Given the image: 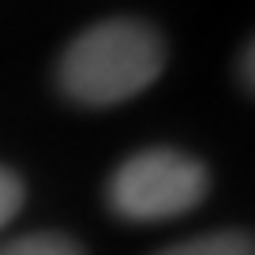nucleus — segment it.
I'll list each match as a JSON object with an SVG mask.
<instances>
[{
	"label": "nucleus",
	"mask_w": 255,
	"mask_h": 255,
	"mask_svg": "<svg viewBox=\"0 0 255 255\" xmlns=\"http://www.w3.org/2000/svg\"><path fill=\"white\" fill-rule=\"evenodd\" d=\"M158 255H255V248L248 233H207V237L180 240Z\"/></svg>",
	"instance_id": "3"
},
{
	"label": "nucleus",
	"mask_w": 255,
	"mask_h": 255,
	"mask_svg": "<svg viewBox=\"0 0 255 255\" xmlns=\"http://www.w3.org/2000/svg\"><path fill=\"white\" fill-rule=\"evenodd\" d=\"M210 188V173L199 158L173 146L139 150L113 173L109 203L128 222H165L199 207Z\"/></svg>",
	"instance_id": "2"
},
{
	"label": "nucleus",
	"mask_w": 255,
	"mask_h": 255,
	"mask_svg": "<svg viewBox=\"0 0 255 255\" xmlns=\"http://www.w3.org/2000/svg\"><path fill=\"white\" fill-rule=\"evenodd\" d=\"M0 255H87V252L64 233H30V237L0 244Z\"/></svg>",
	"instance_id": "4"
},
{
	"label": "nucleus",
	"mask_w": 255,
	"mask_h": 255,
	"mask_svg": "<svg viewBox=\"0 0 255 255\" xmlns=\"http://www.w3.org/2000/svg\"><path fill=\"white\" fill-rule=\"evenodd\" d=\"M19 207H23V180L0 165V229L19 214Z\"/></svg>",
	"instance_id": "5"
},
{
	"label": "nucleus",
	"mask_w": 255,
	"mask_h": 255,
	"mask_svg": "<svg viewBox=\"0 0 255 255\" xmlns=\"http://www.w3.org/2000/svg\"><path fill=\"white\" fill-rule=\"evenodd\" d=\"M165 68V41L150 23L105 19L60 56V87L79 105H117L143 94Z\"/></svg>",
	"instance_id": "1"
},
{
	"label": "nucleus",
	"mask_w": 255,
	"mask_h": 255,
	"mask_svg": "<svg viewBox=\"0 0 255 255\" xmlns=\"http://www.w3.org/2000/svg\"><path fill=\"white\" fill-rule=\"evenodd\" d=\"M244 83L252 90V49H244Z\"/></svg>",
	"instance_id": "6"
}]
</instances>
